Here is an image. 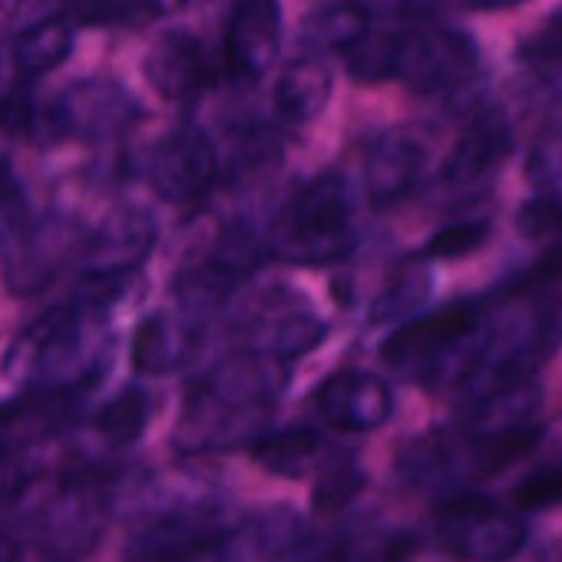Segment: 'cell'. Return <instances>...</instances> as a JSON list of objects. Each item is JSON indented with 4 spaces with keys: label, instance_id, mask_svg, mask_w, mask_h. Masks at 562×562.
<instances>
[{
    "label": "cell",
    "instance_id": "5b68a950",
    "mask_svg": "<svg viewBox=\"0 0 562 562\" xmlns=\"http://www.w3.org/2000/svg\"><path fill=\"white\" fill-rule=\"evenodd\" d=\"M90 315L77 305L54 308L27 325L4 358V371L34 391H80L100 378V345L87 328Z\"/></svg>",
    "mask_w": 562,
    "mask_h": 562
},
{
    "label": "cell",
    "instance_id": "7a4b0ae2",
    "mask_svg": "<svg viewBox=\"0 0 562 562\" xmlns=\"http://www.w3.org/2000/svg\"><path fill=\"white\" fill-rule=\"evenodd\" d=\"M486 315L476 302H453L427 318L404 322L381 348L397 374L424 387H463L483 355Z\"/></svg>",
    "mask_w": 562,
    "mask_h": 562
},
{
    "label": "cell",
    "instance_id": "e0dca14e",
    "mask_svg": "<svg viewBox=\"0 0 562 562\" xmlns=\"http://www.w3.org/2000/svg\"><path fill=\"white\" fill-rule=\"evenodd\" d=\"M513 146V126L506 120V113L499 106H483L467 133L457 139V146L450 149L443 169H440V182L453 192H467L483 186L509 156Z\"/></svg>",
    "mask_w": 562,
    "mask_h": 562
},
{
    "label": "cell",
    "instance_id": "d6a6232c",
    "mask_svg": "<svg viewBox=\"0 0 562 562\" xmlns=\"http://www.w3.org/2000/svg\"><path fill=\"white\" fill-rule=\"evenodd\" d=\"M31 225V195L8 159H0V245Z\"/></svg>",
    "mask_w": 562,
    "mask_h": 562
},
{
    "label": "cell",
    "instance_id": "f1b7e54d",
    "mask_svg": "<svg viewBox=\"0 0 562 562\" xmlns=\"http://www.w3.org/2000/svg\"><path fill=\"white\" fill-rule=\"evenodd\" d=\"M526 179L546 199H562V120L539 130L526 156Z\"/></svg>",
    "mask_w": 562,
    "mask_h": 562
},
{
    "label": "cell",
    "instance_id": "1f68e13d",
    "mask_svg": "<svg viewBox=\"0 0 562 562\" xmlns=\"http://www.w3.org/2000/svg\"><path fill=\"white\" fill-rule=\"evenodd\" d=\"M513 503L519 506V513H536V509L562 506V457L559 460H549L546 467L529 470L516 483Z\"/></svg>",
    "mask_w": 562,
    "mask_h": 562
},
{
    "label": "cell",
    "instance_id": "7c38bea8",
    "mask_svg": "<svg viewBox=\"0 0 562 562\" xmlns=\"http://www.w3.org/2000/svg\"><path fill=\"white\" fill-rule=\"evenodd\" d=\"M281 50L278 0H235L225 24V67L235 80L255 83Z\"/></svg>",
    "mask_w": 562,
    "mask_h": 562
},
{
    "label": "cell",
    "instance_id": "ac0fdd59",
    "mask_svg": "<svg viewBox=\"0 0 562 562\" xmlns=\"http://www.w3.org/2000/svg\"><path fill=\"white\" fill-rule=\"evenodd\" d=\"M427 176V149L407 133L381 136L364 159V192L374 205H394L417 192Z\"/></svg>",
    "mask_w": 562,
    "mask_h": 562
},
{
    "label": "cell",
    "instance_id": "d4e9b609",
    "mask_svg": "<svg viewBox=\"0 0 562 562\" xmlns=\"http://www.w3.org/2000/svg\"><path fill=\"white\" fill-rule=\"evenodd\" d=\"M434 289L430 268L424 261H407L401 265L387 285L378 292L374 305H371V322L374 325H394V322H407L427 299Z\"/></svg>",
    "mask_w": 562,
    "mask_h": 562
},
{
    "label": "cell",
    "instance_id": "ba28073f",
    "mask_svg": "<svg viewBox=\"0 0 562 562\" xmlns=\"http://www.w3.org/2000/svg\"><path fill=\"white\" fill-rule=\"evenodd\" d=\"M480 70V50L473 37L450 27L401 31L394 37V80H404L417 93L463 90Z\"/></svg>",
    "mask_w": 562,
    "mask_h": 562
},
{
    "label": "cell",
    "instance_id": "5bb4252c",
    "mask_svg": "<svg viewBox=\"0 0 562 562\" xmlns=\"http://www.w3.org/2000/svg\"><path fill=\"white\" fill-rule=\"evenodd\" d=\"M146 83L172 103H189L215 83L209 47L189 31H166L146 54Z\"/></svg>",
    "mask_w": 562,
    "mask_h": 562
},
{
    "label": "cell",
    "instance_id": "836d02e7",
    "mask_svg": "<svg viewBox=\"0 0 562 562\" xmlns=\"http://www.w3.org/2000/svg\"><path fill=\"white\" fill-rule=\"evenodd\" d=\"M519 60L536 77H555L562 74V11L552 14L532 37L519 44Z\"/></svg>",
    "mask_w": 562,
    "mask_h": 562
},
{
    "label": "cell",
    "instance_id": "9c48e42d",
    "mask_svg": "<svg viewBox=\"0 0 562 562\" xmlns=\"http://www.w3.org/2000/svg\"><path fill=\"white\" fill-rule=\"evenodd\" d=\"M106 480L93 470L74 473L41 516V549L54 562H77L87 555L106 526Z\"/></svg>",
    "mask_w": 562,
    "mask_h": 562
},
{
    "label": "cell",
    "instance_id": "4fadbf2b",
    "mask_svg": "<svg viewBox=\"0 0 562 562\" xmlns=\"http://www.w3.org/2000/svg\"><path fill=\"white\" fill-rule=\"evenodd\" d=\"M156 238L159 228L146 209H120L83 238V274H139Z\"/></svg>",
    "mask_w": 562,
    "mask_h": 562
},
{
    "label": "cell",
    "instance_id": "d6986e66",
    "mask_svg": "<svg viewBox=\"0 0 562 562\" xmlns=\"http://www.w3.org/2000/svg\"><path fill=\"white\" fill-rule=\"evenodd\" d=\"M199 351V328L189 315L156 312L139 322L130 348L133 371L143 378H166L182 371Z\"/></svg>",
    "mask_w": 562,
    "mask_h": 562
},
{
    "label": "cell",
    "instance_id": "4dcf8cb0",
    "mask_svg": "<svg viewBox=\"0 0 562 562\" xmlns=\"http://www.w3.org/2000/svg\"><path fill=\"white\" fill-rule=\"evenodd\" d=\"M394 37L387 31H368L351 50H345V67L361 83H381L394 74Z\"/></svg>",
    "mask_w": 562,
    "mask_h": 562
},
{
    "label": "cell",
    "instance_id": "277c9868",
    "mask_svg": "<svg viewBox=\"0 0 562 562\" xmlns=\"http://www.w3.org/2000/svg\"><path fill=\"white\" fill-rule=\"evenodd\" d=\"M542 430L526 424L506 434H473L467 427H443L424 434L404 447L397 470L411 486L420 490H457L476 480H486L509 463L536 450Z\"/></svg>",
    "mask_w": 562,
    "mask_h": 562
},
{
    "label": "cell",
    "instance_id": "9a60e30c",
    "mask_svg": "<svg viewBox=\"0 0 562 562\" xmlns=\"http://www.w3.org/2000/svg\"><path fill=\"white\" fill-rule=\"evenodd\" d=\"M318 414L345 434H371L394 414V394L384 378L371 371H338L318 387Z\"/></svg>",
    "mask_w": 562,
    "mask_h": 562
},
{
    "label": "cell",
    "instance_id": "83f0119b",
    "mask_svg": "<svg viewBox=\"0 0 562 562\" xmlns=\"http://www.w3.org/2000/svg\"><path fill=\"white\" fill-rule=\"evenodd\" d=\"M265 258H268L265 235H255V228L248 222H232L228 228H222L209 251V261H215L232 278L251 274Z\"/></svg>",
    "mask_w": 562,
    "mask_h": 562
},
{
    "label": "cell",
    "instance_id": "e575fe53",
    "mask_svg": "<svg viewBox=\"0 0 562 562\" xmlns=\"http://www.w3.org/2000/svg\"><path fill=\"white\" fill-rule=\"evenodd\" d=\"M70 18V0H0V41H14L47 18Z\"/></svg>",
    "mask_w": 562,
    "mask_h": 562
},
{
    "label": "cell",
    "instance_id": "ffe728a7",
    "mask_svg": "<svg viewBox=\"0 0 562 562\" xmlns=\"http://www.w3.org/2000/svg\"><path fill=\"white\" fill-rule=\"evenodd\" d=\"M335 93V77L331 67L322 57H299L285 70H281L274 83V110L281 120H289L295 126L315 123Z\"/></svg>",
    "mask_w": 562,
    "mask_h": 562
},
{
    "label": "cell",
    "instance_id": "4316f807",
    "mask_svg": "<svg viewBox=\"0 0 562 562\" xmlns=\"http://www.w3.org/2000/svg\"><path fill=\"white\" fill-rule=\"evenodd\" d=\"M235 285H238V278H232L228 271H222L215 261L205 258L176 278V302H179L182 315L202 318V315L218 312L228 302Z\"/></svg>",
    "mask_w": 562,
    "mask_h": 562
},
{
    "label": "cell",
    "instance_id": "74e56055",
    "mask_svg": "<svg viewBox=\"0 0 562 562\" xmlns=\"http://www.w3.org/2000/svg\"><path fill=\"white\" fill-rule=\"evenodd\" d=\"M562 278V238L552 241L529 268V274L522 278V289H532V285H549V281H559Z\"/></svg>",
    "mask_w": 562,
    "mask_h": 562
},
{
    "label": "cell",
    "instance_id": "6da1fadb",
    "mask_svg": "<svg viewBox=\"0 0 562 562\" xmlns=\"http://www.w3.org/2000/svg\"><path fill=\"white\" fill-rule=\"evenodd\" d=\"M285 387V361L255 348L218 361L186 401L179 424L182 450H218L258 427Z\"/></svg>",
    "mask_w": 562,
    "mask_h": 562
},
{
    "label": "cell",
    "instance_id": "d590c367",
    "mask_svg": "<svg viewBox=\"0 0 562 562\" xmlns=\"http://www.w3.org/2000/svg\"><path fill=\"white\" fill-rule=\"evenodd\" d=\"M486 238H490L486 218H463V222H453L430 235L427 258H463V255L476 251Z\"/></svg>",
    "mask_w": 562,
    "mask_h": 562
},
{
    "label": "cell",
    "instance_id": "44dd1931",
    "mask_svg": "<svg viewBox=\"0 0 562 562\" xmlns=\"http://www.w3.org/2000/svg\"><path fill=\"white\" fill-rule=\"evenodd\" d=\"M325 338H328L325 318L315 315L308 305H292L285 312H265L261 315V322L255 325L251 348L289 364L295 358L312 355Z\"/></svg>",
    "mask_w": 562,
    "mask_h": 562
},
{
    "label": "cell",
    "instance_id": "8d00e7d4",
    "mask_svg": "<svg viewBox=\"0 0 562 562\" xmlns=\"http://www.w3.org/2000/svg\"><path fill=\"white\" fill-rule=\"evenodd\" d=\"M516 232L529 241H559L562 238V199H532L516 212Z\"/></svg>",
    "mask_w": 562,
    "mask_h": 562
},
{
    "label": "cell",
    "instance_id": "2e32d148",
    "mask_svg": "<svg viewBox=\"0 0 562 562\" xmlns=\"http://www.w3.org/2000/svg\"><path fill=\"white\" fill-rule=\"evenodd\" d=\"M77 225L54 215L44 222H31L21 235H14L11 255H8V289L14 295H27L44 289L47 281L60 271V265L70 258V251L77 248Z\"/></svg>",
    "mask_w": 562,
    "mask_h": 562
},
{
    "label": "cell",
    "instance_id": "f35d334b",
    "mask_svg": "<svg viewBox=\"0 0 562 562\" xmlns=\"http://www.w3.org/2000/svg\"><path fill=\"white\" fill-rule=\"evenodd\" d=\"M0 562H24L21 542L11 539V536H4V532H0Z\"/></svg>",
    "mask_w": 562,
    "mask_h": 562
},
{
    "label": "cell",
    "instance_id": "484cf974",
    "mask_svg": "<svg viewBox=\"0 0 562 562\" xmlns=\"http://www.w3.org/2000/svg\"><path fill=\"white\" fill-rule=\"evenodd\" d=\"M153 417V404L149 394L143 387H123L120 394H113L93 417V430L100 434L103 443L110 447H126L136 443Z\"/></svg>",
    "mask_w": 562,
    "mask_h": 562
},
{
    "label": "cell",
    "instance_id": "3957f363",
    "mask_svg": "<svg viewBox=\"0 0 562 562\" xmlns=\"http://www.w3.org/2000/svg\"><path fill=\"white\" fill-rule=\"evenodd\" d=\"M358 245L355 205L348 182L341 176H318L305 182L265 232L268 258L322 268L345 261Z\"/></svg>",
    "mask_w": 562,
    "mask_h": 562
},
{
    "label": "cell",
    "instance_id": "f546056e",
    "mask_svg": "<svg viewBox=\"0 0 562 562\" xmlns=\"http://www.w3.org/2000/svg\"><path fill=\"white\" fill-rule=\"evenodd\" d=\"M364 486V473L358 470V463L351 460H338V463H325L318 470V483L312 493V509L322 516H335L341 513Z\"/></svg>",
    "mask_w": 562,
    "mask_h": 562
},
{
    "label": "cell",
    "instance_id": "ab89813d",
    "mask_svg": "<svg viewBox=\"0 0 562 562\" xmlns=\"http://www.w3.org/2000/svg\"><path fill=\"white\" fill-rule=\"evenodd\" d=\"M355 4H361L371 14V11H401L407 0H355Z\"/></svg>",
    "mask_w": 562,
    "mask_h": 562
},
{
    "label": "cell",
    "instance_id": "cb8c5ba5",
    "mask_svg": "<svg viewBox=\"0 0 562 562\" xmlns=\"http://www.w3.org/2000/svg\"><path fill=\"white\" fill-rule=\"evenodd\" d=\"M371 31V14L355 4V0H338L331 8L315 11L305 24H302V44L312 54H345L351 50L364 34Z\"/></svg>",
    "mask_w": 562,
    "mask_h": 562
},
{
    "label": "cell",
    "instance_id": "7402d4cb",
    "mask_svg": "<svg viewBox=\"0 0 562 562\" xmlns=\"http://www.w3.org/2000/svg\"><path fill=\"white\" fill-rule=\"evenodd\" d=\"M325 437L315 427H285L251 443V457L271 476L302 480L325 467Z\"/></svg>",
    "mask_w": 562,
    "mask_h": 562
},
{
    "label": "cell",
    "instance_id": "b9f144b4",
    "mask_svg": "<svg viewBox=\"0 0 562 562\" xmlns=\"http://www.w3.org/2000/svg\"><path fill=\"white\" fill-rule=\"evenodd\" d=\"M186 4H195V0H182V8H186Z\"/></svg>",
    "mask_w": 562,
    "mask_h": 562
},
{
    "label": "cell",
    "instance_id": "60d3db41",
    "mask_svg": "<svg viewBox=\"0 0 562 562\" xmlns=\"http://www.w3.org/2000/svg\"><path fill=\"white\" fill-rule=\"evenodd\" d=\"M467 4L476 11H496V8H516V4H522V0H467Z\"/></svg>",
    "mask_w": 562,
    "mask_h": 562
},
{
    "label": "cell",
    "instance_id": "30bf717a",
    "mask_svg": "<svg viewBox=\"0 0 562 562\" xmlns=\"http://www.w3.org/2000/svg\"><path fill=\"white\" fill-rule=\"evenodd\" d=\"M139 120V103L116 80H74L47 100V139H113Z\"/></svg>",
    "mask_w": 562,
    "mask_h": 562
},
{
    "label": "cell",
    "instance_id": "8fae6325",
    "mask_svg": "<svg viewBox=\"0 0 562 562\" xmlns=\"http://www.w3.org/2000/svg\"><path fill=\"white\" fill-rule=\"evenodd\" d=\"M146 179L162 202L189 205L215 186L218 153L202 130L179 126L153 146L146 159Z\"/></svg>",
    "mask_w": 562,
    "mask_h": 562
},
{
    "label": "cell",
    "instance_id": "603a6c76",
    "mask_svg": "<svg viewBox=\"0 0 562 562\" xmlns=\"http://www.w3.org/2000/svg\"><path fill=\"white\" fill-rule=\"evenodd\" d=\"M74 44H77L74 21L67 14L47 18L11 41V60L21 77L41 80L67 64V57L74 54Z\"/></svg>",
    "mask_w": 562,
    "mask_h": 562
},
{
    "label": "cell",
    "instance_id": "8992f818",
    "mask_svg": "<svg viewBox=\"0 0 562 562\" xmlns=\"http://www.w3.org/2000/svg\"><path fill=\"white\" fill-rule=\"evenodd\" d=\"M434 529L443 552L460 562H509L529 539L522 513L480 493L450 496L437 509Z\"/></svg>",
    "mask_w": 562,
    "mask_h": 562
},
{
    "label": "cell",
    "instance_id": "52a82bcc",
    "mask_svg": "<svg viewBox=\"0 0 562 562\" xmlns=\"http://www.w3.org/2000/svg\"><path fill=\"white\" fill-rule=\"evenodd\" d=\"M235 526L215 509L182 506L149 516L126 542V562H228Z\"/></svg>",
    "mask_w": 562,
    "mask_h": 562
}]
</instances>
